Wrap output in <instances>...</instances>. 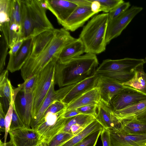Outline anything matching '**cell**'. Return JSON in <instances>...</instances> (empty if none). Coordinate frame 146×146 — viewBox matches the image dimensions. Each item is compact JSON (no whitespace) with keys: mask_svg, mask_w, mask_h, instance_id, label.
I'll list each match as a JSON object with an SVG mask.
<instances>
[{"mask_svg":"<svg viewBox=\"0 0 146 146\" xmlns=\"http://www.w3.org/2000/svg\"><path fill=\"white\" fill-rule=\"evenodd\" d=\"M66 105L61 101L56 100L52 103L47 108L44 114L50 112L56 113L65 109Z\"/></svg>","mask_w":146,"mask_h":146,"instance_id":"cell-41","label":"cell"},{"mask_svg":"<svg viewBox=\"0 0 146 146\" xmlns=\"http://www.w3.org/2000/svg\"><path fill=\"white\" fill-rule=\"evenodd\" d=\"M80 114H81L76 109H73L65 110L61 115V117L64 119H67Z\"/></svg>","mask_w":146,"mask_h":146,"instance_id":"cell-45","label":"cell"},{"mask_svg":"<svg viewBox=\"0 0 146 146\" xmlns=\"http://www.w3.org/2000/svg\"><path fill=\"white\" fill-rule=\"evenodd\" d=\"M100 135L103 146H111L110 133L108 129L104 128Z\"/></svg>","mask_w":146,"mask_h":146,"instance_id":"cell-43","label":"cell"},{"mask_svg":"<svg viewBox=\"0 0 146 146\" xmlns=\"http://www.w3.org/2000/svg\"><path fill=\"white\" fill-rule=\"evenodd\" d=\"M9 48L3 35L1 33L0 40V73L3 70Z\"/></svg>","mask_w":146,"mask_h":146,"instance_id":"cell-34","label":"cell"},{"mask_svg":"<svg viewBox=\"0 0 146 146\" xmlns=\"http://www.w3.org/2000/svg\"><path fill=\"white\" fill-rule=\"evenodd\" d=\"M48 9L56 17L58 23L62 25L77 6L69 0H46Z\"/></svg>","mask_w":146,"mask_h":146,"instance_id":"cell-16","label":"cell"},{"mask_svg":"<svg viewBox=\"0 0 146 146\" xmlns=\"http://www.w3.org/2000/svg\"><path fill=\"white\" fill-rule=\"evenodd\" d=\"M145 59L125 58L104 60L97 68L95 73L101 72V77L108 78L123 84L134 76L135 69L138 65L144 64Z\"/></svg>","mask_w":146,"mask_h":146,"instance_id":"cell-4","label":"cell"},{"mask_svg":"<svg viewBox=\"0 0 146 146\" xmlns=\"http://www.w3.org/2000/svg\"><path fill=\"white\" fill-rule=\"evenodd\" d=\"M108 129L110 133L111 146H144L146 145V135H129L118 129Z\"/></svg>","mask_w":146,"mask_h":146,"instance_id":"cell-14","label":"cell"},{"mask_svg":"<svg viewBox=\"0 0 146 146\" xmlns=\"http://www.w3.org/2000/svg\"><path fill=\"white\" fill-rule=\"evenodd\" d=\"M54 80L53 81L42 104L35 116L32 119L30 125V127L35 129L39 123L43 118L45 111L54 101H61L75 84L65 86L55 90Z\"/></svg>","mask_w":146,"mask_h":146,"instance_id":"cell-11","label":"cell"},{"mask_svg":"<svg viewBox=\"0 0 146 146\" xmlns=\"http://www.w3.org/2000/svg\"><path fill=\"white\" fill-rule=\"evenodd\" d=\"M146 111V100L128 106L113 113L120 122L135 118Z\"/></svg>","mask_w":146,"mask_h":146,"instance_id":"cell-26","label":"cell"},{"mask_svg":"<svg viewBox=\"0 0 146 146\" xmlns=\"http://www.w3.org/2000/svg\"><path fill=\"white\" fill-rule=\"evenodd\" d=\"M91 2L90 7L92 11L96 14L101 11V5L98 0H89Z\"/></svg>","mask_w":146,"mask_h":146,"instance_id":"cell-47","label":"cell"},{"mask_svg":"<svg viewBox=\"0 0 146 146\" xmlns=\"http://www.w3.org/2000/svg\"><path fill=\"white\" fill-rule=\"evenodd\" d=\"M101 5L100 10L108 13L124 2L123 0H98Z\"/></svg>","mask_w":146,"mask_h":146,"instance_id":"cell-37","label":"cell"},{"mask_svg":"<svg viewBox=\"0 0 146 146\" xmlns=\"http://www.w3.org/2000/svg\"><path fill=\"white\" fill-rule=\"evenodd\" d=\"M129 2H124L108 13V22L115 19L125 12L130 6Z\"/></svg>","mask_w":146,"mask_h":146,"instance_id":"cell-36","label":"cell"},{"mask_svg":"<svg viewBox=\"0 0 146 146\" xmlns=\"http://www.w3.org/2000/svg\"><path fill=\"white\" fill-rule=\"evenodd\" d=\"M24 127H26L17 113L14 103L12 117L9 131L14 130Z\"/></svg>","mask_w":146,"mask_h":146,"instance_id":"cell-39","label":"cell"},{"mask_svg":"<svg viewBox=\"0 0 146 146\" xmlns=\"http://www.w3.org/2000/svg\"><path fill=\"white\" fill-rule=\"evenodd\" d=\"M84 52L85 49L83 43L79 38H76L63 48L59 54L58 61L61 63H66L82 55Z\"/></svg>","mask_w":146,"mask_h":146,"instance_id":"cell-23","label":"cell"},{"mask_svg":"<svg viewBox=\"0 0 146 146\" xmlns=\"http://www.w3.org/2000/svg\"><path fill=\"white\" fill-rule=\"evenodd\" d=\"M32 45V38L25 40L16 53L9 56L7 69L12 73L21 70L31 55Z\"/></svg>","mask_w":146,"mask_h":146,"instance_id":"cell-15","label":"cell"},{"mask_svg":"<svg viewBox=\"0 0 146 146\" xmlns=\"http://www.w3.org/2000/svg\"><path fill=\"white\" fill-rule=\"evenodd\" d=\"M97 112L96 119L104 128L118 129L120 123L114 115L110 104L101 100L98 104Z\"/></svg>","mask_w":146,"mask_h":146,"instance_id":"cell-19","label":"cell"},{"mask_svg":"<svg viewBox=\"0 0 146 146\" xmlns=\"http://www.w3.org/2000/svg\"><path fill=\"white\" fill-rule=\"evenodd\" d=\"M14 100L13 98L11 101L9 109L5 115V131L4 135V145L7 143L6 140L8 133L9 131L10 127L13 109V105Z\"/></svg>","mask_w":146,"mask_h":146,"instance_id":"cell-38","label":"cell"},{"mask_svg":"<svg viewBox=\"0 0 146 146\" xmlns=\"http://www.w3.org/2000/svg\"><path fill=\"white\" fill-rule=\"evenodd\" d=\"M40 6L42 8L48 9V5L46 0H38Z\"/></svg>","mask_w":146,"mask_h":146,"instance_id":"cell-49","label":"cell"},{"mask_svg":"<svg viewBox=\"0 0 146 146\" xmlns=\"http://www.w3.org/2000/svg\"><path fill=\"white\" fill-rule=\"evenodd\" d=\"M22 11V27L24 39L32 38L33 27L24 0H21Z\"/></svg>","mask_w":146,"mask_h":146,"instance_id":"cell-30","label":"cell"},{"mask_svg":"<svg viewBox=\"0 0 146 146\" xmlns=\"http://www.w3.org/2000/svg\"><path fill=\"white\" fill-rule=\"evenodd\" d=\"M11 23L15 22L22 26L21 0H11Z\"/></svg>","mask_w":146,"mask_h":146,"instance_id":"cell-32","label":"cell"},{"mask_svg":"<svg viewBox=\"0 0 146 146\" xmlns=\"http://www.w3.org/2000/svg\"><path fill=\"white\" fill-rule=\"evenodd\" d=\"M34 91L26 92L22 88L16 95L14 102L17 113L26 127L28 128H31L30 125L32 118Z\"/></svg>","mask_w":146,"mask_h":146,"instance_id":"cell-10","label":"cell"},{"mask_svg":"<svg viewBox=\"0 0 146 146\" xmlns=\"http://www.w3.org/2000/svg\"><path fill=\"white\" fill-rule=\"evenodd\" d=\"M46 143L43 142H41L37 145L35 146H46Z\"/></svg>","mask_w":146,"mask_h":146,"instance_id":"cell-51","label":"cell"},{"mask_svg":"<svg viewBox=\"0 0 146 146\" xmlns=\"http://www.w3.org/2000/svg\"><path fill=\"white\" fill-rule=\"evenodd\" d=\"M76 4L77 6H90L91 2L89 0H69Z\"/></svg>","mask_w":146,"mask_h":146,"instance_id":"cell-48","label":"cell"},{"mask_svg":"<svg viewBox=\"0 0 146 146\" xmlns=\"http://www.w3.org/2000/svg\"><path fill=\"white\" fill-rule=\"evenodd\" d=\"M65 110L44 114L35 129L40 135L41 142L47 144L63 128L68 120L61 117Z\"/></svg>","mask_w":146,"mask_h":146,"instance_id":"cell-6","label":"cell"},{"mask_svg":"<svg viewBox=\"0 0 146 146\" xmlns=\"http://www.w3.org/2000/svg\"><path fill=\"white\" fill-rule=\"evenodd\" d=\"M75 39L64 28L55 29L54 37L45 50L36 58L28 59L21 69L24 81L41 71L54 58L59 56L65 46Z\"/></svg>","mask_w":146,"mask_h":146,"instance_id":"cell-2","label":"cell"},{"mask_svg":"<svg viewBox=\"0 0 146 146\" xmlns=\"http://www.w3.org/2000/svg\"><path fill=\"white\" fill-rule=\"evenodd\" d=\"M98 77L96 74L76 83L61 101L66 105L96 86Z\"/></svg>","mask_w":146,"mask_h":146,"instance_id":"cell-18","label":"cell"},{"mask_svg":"<svg viewBox=\"0 0 146 146\" xmlns=\"http://www.w3.org/2000/svg\"><path fill=\"white\" fill-rule=\"evenodd\" d=\"M9 133L15 146H35L41 142L39 134L31 128L24 127L9 131Z\"/></svg>","mask_w":146,"mask_h":146,"instance_id":"cell-12","label":"cell"},{"mask_svg":"<svg viewBox=\"0 0 146 146\" xmlns=\"http://www.w3.org/2000/svg\"><path fill=\"white\" fill-rule=\"evenodd\" d=\"M100 100V89L95 87L67 105L65 110L77 109L92 104H98Z\"/></svg>","mask_w":146,"mask_h":146,"instance_id":"cell-24","label":"cell"},{"mask_svg":"<svg viewBox=\"0 0 146 146\" xmlns=\"http://www.w3.org/2000/svg\"><path fill=\"white\" fill-rule=\"evenodd\" d=\"M8 70H3L0 76V96L4 100L2 104L3 107H5L7 111L9 106L12 99L15 96L13 88L8 78Z\"/></svg>","mask_w":146,"mask_h":146,"instance_id":"cell-25","label":"cell"},{"mask_svg":"<svg viewBox=\"0 0 146 146\" xmlns=\"http://www.w3.org/2000/svg\"><path fill=\"white\" fill-rule=\"evenodd\" d=\"M96 87L100 89V100L107 104H110L114 96L128 86L108 78L98 77Z\"/></svg>","mask_w":146,"mask_h":146,"instance_id":"cell-17","label":"cell"},{"mask_svg":"<svg viewBox=\"0 0 146 146\" xmlns=\"http://www.w3.org/2000/svg\"><path fill=\"white\" fill-rule=\"evenodd\" d=\"M108 22V13H103L93 17L83 27L79 38L83 43L86 53L96 55L105 51Z\"/></svg>","mask_w":146,"mask_h":146,"instance_id":"cell-3","label":"cell"},{"mask_svg":"<svg viewBox=\"0 0 146 146\" xmlns=\"http://www.w3.org/2000/svg\"><path fill=\"white\" fill-rule=\"evenodd\" d=\"M146 100V94L128 86L125 89L114 96L110 104L113 112Z\"/></svg>","mask_w":146,"mask_h":146,"instance_id":"cell-9","label":"cell"},{"mask_svg":"<svg viewBox=\"0 0 146 146\" xmlns=\"http://www.w3.org/2000/svg\"><path fill=\"white\" fill-rule=\"evenodd\" d=\"M24 39L22 26L15 22L11 23L8 32V45L10 49L18 41Z\"/></svg>","mask_w":146,"mask_h":146,"instance_id":"cell-31","label":"cell"},{"mask_svg":"<svg viewBox=\"0 0 146 146\" xmlns=\"http://www.w3.org/2000/svg\"><path fill=\"white\" fill-rule=\"evenodd\" d=\"M98 104H92L76 109L82 114L92 115L96 117L97 115Z\"/></svg>","mask_w":146,"mask_h":146,"instance_id":"cell-40","label":"cell"},{"mask_svg":"<svg viewBox=\"0 0 146 146\" xmlns=\"http://www.w3.org/2000/svg\"><path fill=\"white\" fill-rule=\"evenodd\" d=\"M74 136L69 133L60 131L46 144V146H60Z\"/></svg>","mask_w":146,"mask_h":146,"instance_id":"cell-33","label":"cell"},{"mask_svg":"<svg viewBox=\"0 0 146 146\" xmlns=\"http://www.w3.org/2000/svg\"><path fill=\"white\" fill-rule=\"evenodd\" d=\"M11 0H0V30L5 39L8 36L11 23Z\"/></svg>","mask_w":146,"mask_h":146,"instance_id":"cell-27","label":"cell"},{"mask_svg":"<svg viewBox=\"0 0 146 146\" xmlns=\"http://www.w3.org/2000/svg\"><path fill=\"white\" fill-rule=\"evenodd\" d=\"M146 146V145H145V146Z\"/></svg>","mask_w":146,"mask_h":146,"instance_id":"cell-53","label":"cell"},{"mask_svg":"<svg viewBox=\"0 0 146 146\" xmlns=\"http://www.w3.org/2000/svg\"><path fill=\"white\" fill-rule=\"evenodd\" d=\"M95 14L92 11L90 6H77L62 25L68 31H74Z\"/></svg>","mask_w":146,"mask_h":146,"instance_id":"cell-13","label":"cell"},{"mask_svg":"<svg viewBox=\"0 0 146 146\" xmlns=\"http://www.w3.org/2000/svg\"><path fill=\"white\" fill-rule=\"evenodd\" d=\"M99 64L95 54L87 53L55 67V83L59 87L76 84L95 74Z\"/></svg>","mask_w":146,"mask_h":146,"instance_id":"cell-1","label":"cell"},{"mask_svg":"<svg viewBox=\"0 0 146 146\" xmlns=\"http://www.w3.org/2000/svg\"><path fill=\"white\" fill-rule=\"evenodd\" d=\"M103 129L99 130L90 134L76 146H95Z\"/></svg>","mask_w":146,"mask_h":146,"instance_id":"cell-35","label":"cell"},{"mask_svg":"<svg viewBox=\"0 0 146 146\" xmlns=\"http://www.w3.org/2000/svg\"><path fill=\"white\" fill-rule=\"evenodd\" d=\"M4 146H15L12 140L10 139V141L7 142Z\"/></svg>","mask_w":146,"mask_h":146,"instance_id":"cell-50","label":"cell"},{"mask_svg":"<svg viewBox=\"0 0 146 146\" xmlns=\"http://www.w3.org/2000/svg\"><path fill=\"white\" fill-rule=\"evenodd\" d=\"M143 64L137 66L135 69L133 77L123 84L135 88L146 94V74L143 70Z\"/></svg>","mask_w":146,"mask_h":146,"instance_id":"cell-29","label":"cell"},{"mask_svg":"<svg viewBox=\"0 0 146 146\" xmlns=\"http://www.w3.org/2000/svg\"><path fill=\"white\" fill-rule=\"evenodd\" d=\"M95 119L93 116L82 114L68 118L67 123L60 131L69 133L75 135L82 131Z\"/></svg>","mask_w":146,"mask_h":146,"instance_id":"cell-22","label":"cell"},{"mask_svg":"<svg viewBox=\"0 0 146 146\" xmlns=\"http://www.w3.org/2000/svg\"><path fill=\"white\" fill-rule=\"evenodd\" d=\"M143 8L133 6L123 13L108 22L106 37L107 44L119 36Z\"/></svg>","mask_w":146,"mask_h":146,"instance_id":"cell-8","label":"cell"},{"mask_svg":"<svg viewBox=\"0 0 146 146\" xmlns=\"http://www.w3.org/2000/svg\"><path fill=\"white\" fill-rule=\"evenodd\" d=\"M145 62L146 63V57L145 58Z\"/></svg>","mask_w":146,"mask_h":146,"instance_id":"cell-52","label":"cell"},{"mask_svg":"<svg viewBox=\"0 0 146 146\" xmlns=\"http://www.w3.org/2000/svg\"><path fill=\"white\" fill-rule=\"evenodd\" d=\"M24 1L33 27L32 38L45 31L54 29L47 17V10L40 6L38 0H24Z\"/></svg>","mask_w":146,"mask_h":146,"instance_id":"cell-7","label":"cell"},{"mask_svg":"<svg viewBox=\"0 0 146 146\" xmlns=\"http://www.w3.org/2000/svg\"><path fill=\"white\" fill-rule=\"evenodd\" d=\"M104 129L102 125L95 119L82 131L74 135L60 146H76L90 134Z\"/></svg>","mask_w":146,"mask_h":146,"instance_id":"cell-28","label":"cell"},{"mask_svg":"<svg viewBox=\"0 0 146 146\" xmlns=\"http://www.w3.org/2000/svg\"><path fill=\"white\" fill-rule=\"evenodd\" d=\"M6 114L3 111V105L0 103V131L5 132V119Z\"/></svg>","mask_w":146,"mask_h":146,"instance_id":"cell-44","label":"cell"},{"mask_svg":"<svg viewBox=\"0 0 146 146\" xmlns=\"http://www.w3.org/2000/svg\"><path fill=\"white\" fill-rule=\"evenodd\" d=\"M58 57L56 56L43 69L37 74L34 91L32 119L40 109L47 94L52 82L54 80L55 67Z\"/></svg>","mask_w":146,"mask_h":146,"instance_id":"cell-5","label":"cell"},{"mask_svg":"<svg viewBox=\"0 0 146 146\" xmlns=\"http://www.w3.org/2000/svg\"><path fill=\"white\" fill-rule=\"evenodd\" d=\"M118 129L127 135H146V111L132 119L120 122Z\"/></svg>","mask_w":146,"mask_h":146,"instance_id":"cell-20","label":"cell"},{"mask_svg":"<svg viewBox=\"0 0 146 146\" xmlns=\"http://www.w3.org/2000/svg\"><path fill=\"white\" fill-rule=\"evenodd\" d=\"M55 29L45 31L32 38V48L28 59H34L45 50L53 38Z\"/></svg>","mask_w":146,"mask_h":146,"instance_id":"cell-21","label":"cell"},{"mask_svg":"<svg viewBox=\"0 0 146 146\" xmlns=\"http://www.w3.org/2000/svg\"><path fill=\"white\" fill-rule=\"evenodd\" d=\"M37 78V74L31 76L23 83V89L26 92L34 91Z\"/></svg>","mask_w":146,"mask_h":146,"instance_id":"cell-42","label":"cell"},{"mask_svg":"<svg viewBox=\"0 0 146 146\" xmlns=\"http://www.w3.org/2000/svg\"><path fill=\"white\" fill-rule=\"evenodd\" d=\"M25 40H21L17 42L13 45L8 52L9 56L13 55L16 53L21 46Z\"/></svg>","mask_w":146,"mask_h":146,"instance_id":"cell-46","label":"cell"}]
</instances>
